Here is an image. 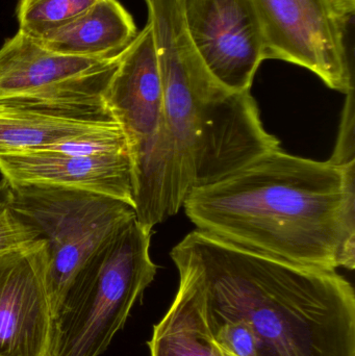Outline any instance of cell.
I'll list each match as a JSON object with an SVG mask.
<instances>
[{"instance_id": "7c38bea8", "label": "cell", "mask_w": 355, "mask_h": 356, "mask_svg": "<svg viewBox=\"0 0 355 356\" xmlns=\"http://www.w3.org/2000/svg\"><path fill=\"white\" fill-rule=\"evenodd\" d=\"M0 175L10 184H45L88 191L133 207V170L129 152L68 156L33 150L0 152Z\"/></svg>"}, {"instance_id": "30bf717a", "label": "cell", "mask_w": 355, "mask_h": 356, "mask_svg": "<svg viewBox=\"0 0 355 356\" xmlns=\"http://www.w3.org/2000/svg\"><path fill=\"white\" fill-rule=\"evenodd\" d=\"M45 241L0 255V356H46L51 337Z\"/></svg>"}, {"instance_id": "d6986e66", "label": "cell", "mask_w": 355, "mask_h": 356, "mask_svg": "<svg viewBox=\"0 0 355 356\" xmlns=\"http://www.w3.org/2000/svg\"><path fill=\"white\" fill-rule=\"evenodd\" d=\"M35 1H37V0H19L18 4H17L16 16L20 14V13H22L23 10H26L29 6H31V4Z\"/></svg>"}, {"instance_id": "5bb4252c", "label": "cell", "mask_w": 355, "mask_h": 356, "mask_svg": "<svg viewBox=\"0 0 355 356\" xmlns=\"http://www.w3.org/2000/svg\"><path fill=\"white\" fill-rule=\"evenodd\" d=\"M150 356H220L210 342L189 289L179 284L174 300L154 325Z\"/></svg>"}, {"instance_id": "4fadbf2b", "label": "cell", "mask_w": 355, "mask_h": 356, "mask_svg": "<svg viewBox=\"0 0 355 356\" xmlns=\"http://www.w3.org/2000/svg\"><path fill=\"white\" fill-rule=\"evenodd\" d=\"M138 33L133 17L118 0H97L72 22L35 39L56 54L108 58L120 54Z\"/></svg>"}, {"instance_id": "8992f818", "label": "cell", "mask_w": 355, "mask_h": 356, "mask_svg": "<svg viewBox=\"0 0 355 356\" xmlns=\"http://www.w3.org/2000/svg\"><path fill=\"white\" fill-rule=\"evenodd\" d=\"M10 209L47 245L50 296L56 312L81 266L135 217L129 203L88 191L10 184ZM53 317V316H52Z\"/></svg>"}, {"instance_id": "52a82bcc", "label": "cell", "mask_w": 355, "mask_h": 356, "mask_svg": "<svg viewBox=\"0 0 355 356\" xmlns=\"http://www.w3.org/2000/svg\"><path fill=\"white\" fill-rule=\"evenodd\" d=\"M266 44L267 58L312 71L327 87L354 91L346 45L350 20L335 0H252Z\"/></svg>"}, {"instance_id": "8fae6325", "label": "cell", "mask_w": 355, "mask_h": 356, "mask_svg": "<svg viewBox=\"0 0 355 356\" xmlns=\"http://www.w3.org/2000/svg\"><path fill=\"white\" fill-rule=\"evenodd\" d=\"M118 127L106 97L0 99V152L37 149Z\"/></svg>"}, {"instance_id": "6da1fadb", "label": "cell", "mask_w": 355, "mask_h": 356, "mask_svg": "<svg viewBox=\"0 0 355 356\" xmlns=\"http://www.w3.org/2000/svg\"><path fill=\"white\" fill-rule=\"evenodd\" d=\"M198 230L302 267H355V161L337 164L271 150L190 193Z\"/></svg>"}, {"instance_id": "9c48e42d", "label": "cell", "mask_w": 355, "mask_h": 356, "mask_svg": "<svg viewBox=\"0 0 355 356\" xmlns=\"http://www.w3.org/2000/svg\"><path fill=\"white\" fill-rule=\"evenodd\" d=\"M190 39L210 74L229 91L250 92L266 44L252 0H181Z\"/></svg>"}, {"instance_id": "2e32d148", "label": "cell", "mask_w": 355, "mask_h": 356, "mask_svg": "<svg viewBox=\"0 0 355 356\" xmlns=\"http://www.w3.org/2000/svg\"><path fill=\"white\" fill-rule=\"evenodd\" d=\"M39 232L6 204L0 207V255L35 244Z\"/></svg>"}, {"instance_id": "5b68a950", "label": "cell", "mask_w": 355, "mask_h": 356, "mask_svg": "<svg viewBox=\"0 0 355 356\" xmlns=\"http://www.w3.org/2000/svg\"><path fill=\"white\" fill-rule=\"evenodd\" d=\"M106 100L126 139L135 217L154 228L174 215V159L150 21L123 50Z\"/></svg>"}, {"instance_id": "ac0fdd59", "label": "cell", "mask_w": 355, "mask_h": 356, "mask_svg": "<svg viewBox=\"0 0 355 356\" xmlns=\"http://www.w3.org/2000/svg\"><path fill=\"white\" fill-rule=\"evenodd\" d=\"M10 197H12V186L2 178V180H0V207L8 204Z\"/></svg>"}, {"instance_id": "ba28073f", "label": "cell", "mask_w": 355, "mask_h": 356, "mask_svg": "<svg viewBox=\"0 0 355 356\" xmlns=\"http://www.w3.org/2000/svg\"><path fill=\"white\" fill-rule=\"evenodd\" d=\"M122 52L108 58L65 56L18 31L0 47V99L106 97Z\"/></svg>"}, {"instance_id": "277c9868", "label": "cell", "mask_w": 355, "mask_h": 356, "mask_svg": "<svg viewBox=\"0 0 355 356\" xmlns=\"http://www.w3.org/2000/svg\"><path fill=\"white\" fill-rule=\"evenodd\" d=\"M151 236L152 228L133 219L81 266L54 312L46 356H99L106 350L156 277Z\"/></svg>"}, {"instance_id": "3957f363", "label": "cell", "mask_w": 355, "mask_h": 356, "mask_svg": "<svg viewBox=\"0 0 355 356\" xmlns=\"http://www.w3.org/2000/svg\"><path fill=\"white\" fill-rule=\"evenodd\" d=\"M145 2L172 142L175 215L192 191L229 177L281 143L264 129L250 92L229 91L210 74L190 39L181 0Z\"/></svg>"}, {"instance_id": "e0dca14e", "label": "cell", "mask_w": 355, "mask_h": 356, "mask_svg": "<svg viewBox=\"0 0 355 356\" xmlns=\"http://www.w3.org/2000/svg\"><path fill=\"white\" fill-rule=\"evenodd\" d=\"M329 160L337 164L354 162V91L347 94L339 137L333 156Z\"/></svg>"}, {"instance_id": "7a4b0ae2", "label": "cell", "mask_w": 355, "mask_h": 356, "mask_svg": "<svg viewBox=\"0 0 355 356\" xmlns=\"http://www.w3.org/2000/svg\"><path fill=\"white\" fill-rule=\"evenodd\" d=\"M171 259L202 314L246 328L260 356H355V293L336 270L271 259L194 230Z\"/></svg>"}, {"instance_id": "9a60e30c", "label": "cell", "mask_w": 355, "mask_h": 356, "mask_svg": "<svg viewBox=\"0 0 355 356\" xmlns=\"http://www.w3.org/2000/svg\"><path fill=\"white\" fill-rule=\"evenodd\" d=\"M97 0H37L17 15L18 31L39 38L65 26L87 12Z\"/></svg>"}]
</instances>
